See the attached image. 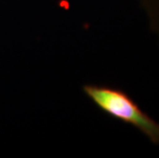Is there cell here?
Wrapping results in <instances>:
<instances>
[{
	"label": "cell",
	"mask_w": 159,
	"mask_h": 158,
	"mask_svg": "<svg viewBox=\"0 0 159 158\" xmlns=\"http://www.w3.org/2000/svg\"><path fill=\"white\" fill-rule=\"evenodd\" d=\"M82 90L100 110L143 133L152 143L159 144V122L139 107L123 90L106 85L85 84Z\"/></svg>",
	"instance_id": "obj_1"
},
{
	"label": "cell",
	"mask_w": 159,
	"mask_h": 158,
	"mask_svg": "<svg viewBox=\"0 0 159 158\" xmlns=\"http://www.w3.org/2000/svg\"><path fill=\"white\" fill-rule=\"evenodd\" d=\"M148 9L149 16L153 25L155 32L159 36V0H145Z\"/></svg>",
	"instance_id": "obj_2"
}]
</instances>
